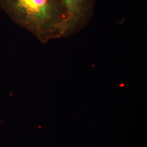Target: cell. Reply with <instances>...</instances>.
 Returning <instances> with one entry per match:
<instances>
[{"label":"cell","mask_w":147,"mask_h":147,"mask_svg":"<svg viewBox=\"0 0 147 147\" xmlns=\"http://www.w3.org/2000/svg\"><path fill=\"white\" fill-rule=\"evenodd\" d=\"M0 7L42 44L64 38L67 14L60 0H0Z\"/></svg>","instance_id":"obj_1"},{"label":"cell","mask_w":147,"mask_h":147,"mask_svg":"<svg viewBox=\"0 0 147 147\" xmlns=\"http://www.w3.org/2000/svg\"><path fill=\"white\" fill-rule=\"evenodd\" d=\"M96 0H60L66 12L64 38L81 31L93 16Z\"/></svg>","instance_id":"obj_2"}]
</instances>
